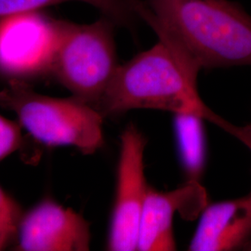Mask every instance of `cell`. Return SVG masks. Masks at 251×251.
<instances>
[{
  "label": "cell",
  "mask_w": 251,
  "mask_h": 251,
  "mask_svg": "<svg viewBox=\"0 0 251 251\" xmlns=\"http://www.w3.org/2000/svg\"><path fill=\"white\" fill-rule=\"evenodd\" d=\"M137 11L197 82L201 69L251 65V16L229 0H147Z\"/></svg>",
  "instance_id": "1"
},
{
  "label": "cell",
  "mask_w": 251,
  "mask_h": 251,
  "mask_svg": "<svg viewBox=\"0 0 251 251\" xmlns=\"http://www.w3.org/2000/svg\"><path fill=\"white\" fill-rule=\"evenodd\" d=\"M95 107L103 117L119 116L134 109L192 115L215 124L235 138L241 132L240 126L225 121L203 101L198 94L197 82L182 70L169 47L161 40L118 65Z\"/></svg>",
  "instance_id": "2"
},
{
  "label": "cell",
  "mask_w": 251,
  "mask_h": 251,
  "mask_svg": "<svg viewBox=\"0 0 251 251\" xmlns=\"http://www.w3.org/2000/svg\"><path fill=\"white\" fill-rule=\"evenodd\" d=\"M0 106L13 112L21 126L46 146H72L92 154L104 144V117L95 106L73 95L50 97L37 93L25 81L10 80L0 90Z\"/></svg>",
  "instance_id": "3"
},
{
  "label": "cell",
  "mask_w": 251,
  "mask_h": 251,
  "mask_svg": "<svg viewBox=\"0 0 251 251\" xmlns=\"http://www.w3.org/2000/svg\"><path fill=\"white\" fill-rule=\"evenodd\" d=\"M115 25L105 16L87 25L61 21L50 74L73 96L93 106L103 95L119 65Z\"/></svg>",
  "instance_id": "4"
},
{
  "label": "cell",
  "mask_w": 251,
  "mask_h": 251,
  "mask_svg": "<svg viewBox=\"0 0 251 251\" xmlns=\"http://www.w3.org/2000/svg\"><path fill=\"white\" fill-rule=\"evenodd\" d=\"M61 20L32 10L0 18V75L25 81L51 73Z\"/></svg>",
  "instance_id": "5"
},
{
  "label": "cell",
  "mask_w": 251,
  "mask_h": 251,
  "mask_svg": "<svg viewBox=\"0 0 251 251\" xmlns=\"http://www.w3.org/2000/svg\"><path fill=\"white\" fill-rule=\"evenodd\" d=\"M146 140L133 124L120 137L117 189L106 250L138 251L141 215L149 186L144 174Z\"/></svg>",
  "instance_id": "6"
},
{
  "label": "cell",
  "mask_w": 251,
  "mask_h": 251,
  "mask_svg": "<svg viewBox=\"0 0 251 251\" xmlns=\"http://www.w3.org/2000/svg\"><path fill=\"white\" fill-rule=\"evenodd\" d=\"M90 225L83 216L45 198L23 214L19 224L20 251H87L90 250Z\"/></svg>",
  "instance_id": "7"
},
{
  "label": "cell",
  "mask_w": 251,
  "mask_h": 251,
  "mask_svg": "<svg viewBox=\"0 0 251 251\" xmlns=\"http://www.w3.org/2000/svg\"><path fill=\"white\" fill-rule=\"evenodd\" d=\"M206 193L198 181L188 180L171 192H159L149 186L141 215L138 251H176L173 219L185 210L196 214L206 206Z\"/></svg>",
  "instance_id": "8"
},
{
  "label": "cell",
  "mask_w": 251,
  "mask_h": 251,
  "mask_svg": "<svg viewBox=\"0 0 251 251\" xmlns=\"http://www.w3.org/2000/svg\"><path fill=\"white\" fill-rule=\"evenodd\" d=\"M251 238V191L245 197L206 206L189 251L242 249Z\"/></svg>",
  "instance_id": "9"
},
{
  "label": "cell",
  "mask_w": 251,
  "mask_h": 251,
  "mask_svg": "<svg viewBox=\"0 0 251 251\" xmlns=\"http://www.w3.org/2000/svg\"><path fill=\"white\" fill-rule=\"evenodd\" d=\"M70 1L84 2L99 9L117 25L132 27L140 18L137 11L139 0H0V18Z\"/></svg>",
  "instance_id": "10"
},
{
  "label": "cell",
  "mask_w": 251,
  "mask_h": 251,
  "mask_svg": "<svg viewBox=\"0 0 251 251\" xmlns=\"http://www.w3.org/2000/svg\"><path fill=\"white\" fill-rule=\"evenodd\" d=\"M204 119L192 115H175L179 153L188 180L198 181L206 160Z\"/></svg>",
  "instance_id": "11"
},
{
  "label": "cell",
  "mask_w": 251,
  "mask_h": 251,
  "mask_svg": "<svg viewBox=\"0 0 251 251\" xmlns=\"http://www.w3.org/2000/svg\"><path fill=\"white\" fill-rule=\"evenodd\" d=\"M22 217L18 203L0 187V251L7 248L14 236H17Z\"/></svg>",
  "instance_id": "12"
},
{
  "label": "cell",
  "mask_w": 251,
  "mask_h": 251,
  "mask_svg": "<svg viewBox=\"0 0 251 251\" xmlns=\"http://www.w3.org/2000/svg\"><path fill=\"white\" fill-rule=\"evenodd\" d=\"M22 126L0 116V161L16 152L22 144Z\"/></svg>",
  "instance_id": "13"
},
{
  "label": "cell",
  "mask_w": 251,
  "mask_h": 251,
  "mask_svg": "<svg viewBox=\"0 0 251 251\" xmlns=\"http://www.w3.org/2000/svg\"><path fill=\"white\" fill-rule=\"evenodd\" d=\"M244 251H251V238L248 241V243L243 248Z\"/></svg>",
  "instance_id": "14"
},
{
  "label": "cell",
  "mask_w": 251,
  "mask_h": 251,
  "mask_svg": "<svg viewBox=\"0 0 251 251\" xmlns=\"http://www.w3.org/2000/svg\"><path fill=\"white\" fill-rule=\"evenodd\" d=\"M250 126H251V125H250Z\"/></svg>",
  "instance_id": "15"
}]
</instances>
